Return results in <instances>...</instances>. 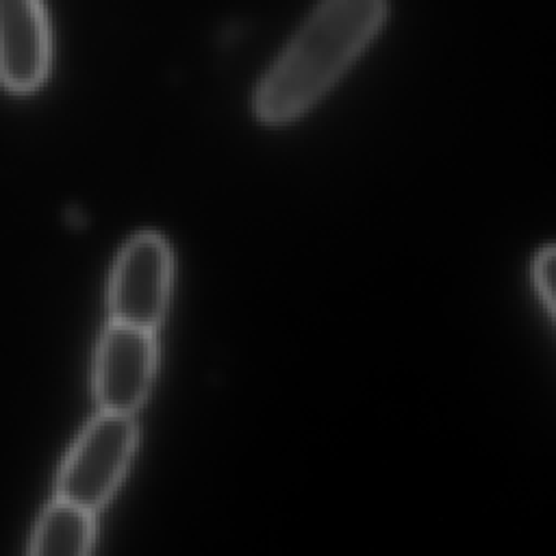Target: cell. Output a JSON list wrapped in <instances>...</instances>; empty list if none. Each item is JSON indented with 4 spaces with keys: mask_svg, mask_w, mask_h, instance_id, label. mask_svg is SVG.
Listing matches in <instances>:
<instances>
[{
    "mask_svg": "<svg viewBox=\"0 0 556 556\" xmlns=\"http://www.w3.org/2000/svg\"><path fill=\"white\" fill-rule=\"evenodd\" d=\"M387 11V0H319L261 76L256 119L285 126L308 113L371 46Z\"/></svg>",
    "mask_w": 556,
    "mask_h": 556,
    "instance_id": "6da1fadb",
    "label": "cell"
},
{
    "mask_svg": "<svg viewBox=\"0 0 556 556\" xmlns=\"http://www.w3.org/2000/svg\"><path fill=\"white\" fill-rule=\"evenodd\" d=\"M137 447L132 415L100 410L65 456L56 493L91 513L102 508L122 482Z\"/></svg>",
    "mask_w": 556,
    "mask_h": 556,
    "instance_id": "7a4b0ae2",
    "label": "cell"
},
{
    "mask_svg": "<svg viewBox=\"0 0 556 556\" xmlns=\"http://www.w3.org/2000/svg\"><path fill=\"white\" fill-rule=\"evenodd\" d=\"M172 289V252L156 232H139L119 250L109 280L111 319L156 330Z\"/></svg>",
    "mask_w": 556,
    "mask_h": 556,
    "instance_id": "3957f363",
    "label": "cell"
},
{
    "mask_svg": "<svg viewBox=\"0 0 556 556\" xmlns=\"http://www.w3.org/2000/svg\"><path fill=\"white\" fill-rule=\"evenodd\" d=\"M159 348L154 330L111 319L93 365V391L100 410L135 415L150 395Z\"/></svg>",
    "mask_w": 556,
    "mask_h": 556,
    "instance_id": "277c9868",
    "label": "cell"
},
{
    "mask_svg": "<svg viewBox=\"0 0 556 556\" xmlns=\"http://www.w3.org/2000/svg\"><path fill=\"white\" fill-rule=\"evenodd\" d=\"M52 61V33L43 0H0V85L30 93Z\"/></svg>",
    "mask_w": 556,
    "mask_h": 556,
    "instance_id": "5b68a950",
    "label": "cell"
},
{
    "mask_svg": "<svg viewBox=\"0 0 556 556\" xmlns=\"http://www.w3.org/2000/svg\"><path fill=\"white\" fill-rule=\"evenodd\" d=\"M96 539L93 513L59 497L41 513L33 539L30 554L35 556H85Z\"/></svg>",
    "mask_w": 556,
    "mask_h": 556,
    "instance_id": "8992f818",
    "label": "cell"
},
{
    "mask_svg": "<svg viewBox=\"0 0 556 556\" xmlns=\"http://www.w3.org/2000/svg\"><path fill=\"white\" fill-rule=\"evenodd\" d=\"M554 263H556V254H554V245L547 243L543 245L532 261V285L536 291V298L541 300V304L545 306L547 315L554 317Z\"/></svg>",
    "mask_w": 556,
    "mask_h": 556,
    "instance_id": "52a82bcc",
    "label": "cell"
}]
</instances>
